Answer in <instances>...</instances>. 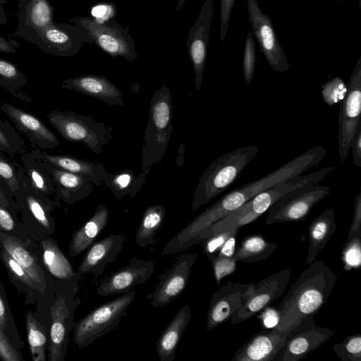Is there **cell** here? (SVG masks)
<instances>
[{
    "instance_id": "16",
    "label": "cell",
    "mask_w": 361,
    "mask_h": 361,
    "mask_svg": "<svg viewBox=\"0 0 361 361\" xmlns=\"http://www.w3.org/2000/svg\"><path fill=\"white\" fill-rule=\"evenodd\" d=\"M197 259L195 253H182L169 269L157 276L158 284L147 296L152 307H165L180 295L187 286Z\"/></svg>"
},
{
    "instance_id": "59",
    "label": "cell",
    "mask_w": 361,
    "mask_h": 361,
    "mask_svg": "<svg viewBox=\"0 0 361 361\" xmlns=\"http://www.w3.org/2000/svg\"><path fill=\"white\" fill-rule=\"evenodd\" d=\"M107 9L106 6H97L92 8V14L96 18H103L107 13Z\"/></svg>"
},
{
    "instance_id": "48",
    "label": "cell",
    "mask_w": 361,
    "mask_h": 361,
    "mask_svg": "<svg viewBox=\"0 0 361 361\" xmlns=\"http://www.w3.org/2000/svg\"><path fill=\"white\" fill-rule=\"evenodd\" d=\"M211 262L215 281L219 285L224 277L234 273L236 270L237 262L234 257L216 255Z\"/></svg>"
},
{
    "instance_id": "23",
    "label": "cell",
    "mask_w": 361,
    "mask_h": 361,
    "mask_svg": "<svg viewBox=\"0 0 361 361\" xmlns=\"http://www.w3.org/2000/svg\"><path fill=\"white\" fill-rule=\"evenodd\" d=\"M40 161L54 184L58 207L61 206L62 202L72 205L84 200L94 191V184L87 178Z\"/></svg>"
},
{
    "instance_id": "33",
    "label": "cell",
    "mask_w": 361,
    "mask_h": 361,
    "mask_svg": "<svg viewBox=\"0 0 361 361\" xmlns=\"http://www.w3.org/2000/svg\"><path fill=\"white\" fill-rule=\"evenodd\" d=\"M20 161L30 185L40 195L53 200L57 205L54 184L41 161L32 157L29 152L20 154Z\"/></svg>"
},
{
    "instance_id": "53",
    "label": "cell",
    "mask_w": 361,
    "mask_h": 361,
    "mask_svg": "<svg viewBox=\"0 0 361 361\" xmlns=\"http://www.w3.org/2000/svg\"><path fill=\"white\" fill-rule=\"evenodd\" d=\"M354 235H361V191L355 197L353 216L348 238Z\"/></svg>"
},
{
    "instance_id": "3",
    "label": "cell",
    "mask_w": 361,
    "mask_h": 361,
    "mask_svg": "<svg viewBox=\"0 0 361 361\" xmlns=\"http://www.w3.org/2000/svg\"><path fill=\"white\" fill-rule=\"evenodd\" d=\"M79 290L78 282L56 280L54 293L33 312L49 331V361L65 359L69 334L75 324V312L81 302L77 296Z\"/></svg>"
},
{
    "instance_id": "36",
    "label": "cell",
    "mask_w": 361,
    "mask_h": 361,
    "mask_svg": "<svg viewBox=\"0 0 361 361\" xmlns=\"http://www.w3.org/2000/svg\"><path fill=\"white\" fill-rule=\"evenodd\" d=\"M145 180L137 176L130 169H123L115 173H108L103 184L116 197L121 200L123 197H135Z\"/></svg>"
},
{
    "instance_id": "7",
    "label": "cell",
    "mask_w": 361,
    "mask_h": 361,
    "mask_svg": "<svg viewBox=\"0 0 361 361\" xmlns=\"http://www.w3.org/2000/svg\"><path fill=\"white\" fill-rule=\"evenodd\" d=\"M47 117L63 139L82 142L95 154L102 153L103 146L109 144L114 137L111 126L73 111L51 110Z\"/></svg>"
},
{
    "instance_id": "5",
    "label": "cell",
    "mask_w": 361,
    "mask_h": 361,
    "mask_svg": "<svg viewBox=\"0 0 361 361\" xmlns=\"http://www.w3.org/2000/svg\"><path fill=\"white\" fill-rule=\"evenodd\" d=\"M259 149V144L238 147L211 163L195 190L192 210L200 208L233 185L255 158Z\"/></svg>"
},
{
    "instance_id": "57",
    "label": "cell",
    "mask_w": 361,
    "mask_h": 361,
    "mask_svg": "<svg viewBox=\"0 0 361 361\" xmlns=\"http://www.w3.org/2000/svg\"><path fill=\"white\" fill-rule=\"evenodd\" d=\"M238 233L233 234L225 243L216 255L234 257L235 252L236 236Z\"/></svg>"
},
{
    "instance_id": "24",
    "label": "cell",
    "mask_w": 361,
    "mask_h": 361,
    "mask_svg": "<svg viewBox=\"0 0 361 361\" xmlns=\"http://www.w3.org/2000/svg\"><path fill=\"white\" fill-rule=\"evenodd\" d=\"M29 154L36 159L56 166L60 169L82 176L96 186H102L108 174L105 166L68 154H52L45 150L32 149Z\"/></svg>"
},
{
    "instance_id": "60",
    "label": "cell",
    "mask_w": 361,
    "mask_h": 361,
    "mask_svg": "<svg viewBox=\"0 0 361 361\" xmlns=\"http://www.w3.org/2000/svg\"><path fill=\"white\" fill-rule=\"evenodd\" d=\"M7 0H0V25H5L6 23V14L3 8V5Z\"/></svg>"
},
{
    "instance_id": "2",
    "label": "cell",
    "mask_w": 361,
    "mask_h": 361,
    "mask_svg": "<svg viewBox=\"0 0 361 361\" xmlns=\"http://www.w3.org/2000/svg\"><path fill=\"white\" fill-rule=\"evenodd\" d=\"M337 279L334 271L315 259L295 280L279 306L281 319L276 328L289 331L303 320L313 318L323 307Z\"/></svg>"
},
{
    "instance_id": "29",
    "label": "cell",
    "mask_w": 361,
    "mask_h": 361,
    "mask_svg": "<svg viewBox=\"0 0 361 361\" xmlns=\"http://www.w3.org/2000/svg\"><path fill=\"white\" fill-rule=\"evenodd\" d=\"M0 262L5 267L10 281L15 286L18 292L24 295L25 303L26 305L36 306L38 302L45 298L32 278L15 259L1 247Z\"/></svg>"
},
{
    "instance_id": "49",
    "label": "cell",
    "mask_w": 361,
    "mask_h": 361,
    "mask_svg": "<svg viewBox=\"0 0 361 361\" xmlns=\"http://www.w3.org/2000/svg\"><path fill=\"white\" fill-rule=\"evenodd\" d=\"M336 166H328L322 168L317 171L309 174L302 176L297 175L287 179L285 182L287 183L298 185H304L309 184H317L323 179L329 173L335 169Z\"/></svg>"
},
{
    "instance_id": "39",
    "label": "cell",
    "mask_w": 361,
    "mask_h": 361,
    "mask_svg": "<svg viewBox=\"0 0 361 361\" xmlns=\"http://www.w3.org/2000/svg\"><path fill=\"white\" fill-rule=\"evenodd\" d=\"M0 325L11 345L20 352L25 341L20 338L17 324L9 307L6 292L0 281Z\"/></svg>"
},
{
    "instance_id": "27",
    "label": "cell",
    "mask_w": 361,
    "mask_h": 361,
    "mask_svg": "<svg viewBox=\"0 0 361 361\" xmlns=\"http://www.w3.org/2000/svg\"><path fill=\"white\" fill-rule=\"evenodd\" d=\"M191 317L189 305H185L162 331L156 346L160 361L173 360L178 343L190 322Z\"/></svg>"
},
{
    "instance_id": "46",
    "label": "cell",
    "mask_w": 361,
    "mask_h": 361,
    "mask_svg": "<svg viewBox=\"0 0 361 361\" xmlns=\"http://www.w3.org/2000/svg\"><path fill=\"white\" fill-rule=\"evenodd\" d=\"M348 85L339 77H334L328 80L322 87L323 101L329 106L341 102L346 96Z\"/></svg>"
},
{
    "instance_id": "13",
    "label": "cell",
    "mask_w": 361,
    "mask_h": 361,
    "mask_svg": "<svg viewBox=\"0 0 361 361\" xmlns=\"http://www.w3.org/2000/svg\"><path fill=\"white\" fill-rule=\"evenodd\" d=\"M292 270L286 269L252 283L245 303L230 319L231 324H238L256 315L280 298L287 288Z\"/></svg>"
},
{
    "instance_id": "1",
    "label": "cell",
    "mask_w": 361,
    "mask_h": 361,
    "mask_svg": "<svg viewBox=\"0 0 361 361\" xmlns=\"http://www.w3.org/2000/svg\"><path fill=\"white\" fill-rule=\"evenodd\" d=\"M326 153L324 146H315L266 176L228 191L170 239L163 247L164 252L175 255L193 246L203 228L236 210L258 193L315 166Z\"/></svg>"
},
{
    "instance_id": "9",
    "label": "cell",
    "mask_w": 361,
    "mask_h": 361,
    "mask_svg": "<svg viewBox=\"0 0 361 361\" xmlns=\"http://www.w3.org/2000/svg\"><path fill=\"white\" fill-rule=\"evenodd\" d=\"M330 188L317 184L304 185L281 195L268 209L266 225L303 221L312 207L324 199Z\"/></svg>"
},
{
    "instance_id": "42",
    "label": "cell",
    "mask_w": 361,
    "mask_h": 361,
    "mask_svg": "<svg viewBox=\"0 0 361 361\" xmlns=\"http://www.w3.org/2000/svg\"><path fill=\"white\" fill-rule=\"evenodd\" d=\"M22 167V164L8 159L0 151V183L13 198L18 188Z\"/></svg>"
},
{
    "instance_id": "25",
    "label": "cell",
    "mask_w": 361,
    "mask_h": 361,
    "mask_svg": "<svg viewBox=\"0 0 361 361\" xmlns=\"http://www.w3.org/2000/svg\"><path fill=\"white\" fill-rule=\"evenodd\" d=\"M63 89L96 98L110 106H122L123 92L106 77L82 75L66 79L61 83Z\"/></svg>"
},
{
    "instance_id": "47",
    "label": "cell",
    "mask_w": 361,
    "mask_h": 361,
    "mask_svg": "<svg viewBox=\"0 0 361 361\" xmlns=\"http://www.w3.org/2000/svg\"><path fill=\"white\" fill-rule=\"evenodd\" d=\"M255 65V43L252 30L250 28L246 37L243 56V72L244 80L247 85H250L252 82Z\"/></svg>"
},
{
    "instance_id": "10",
    "label": "cell",
    "mask_w": 361,
    "mask_h": 361,
    "mask_svg": "<svg viewBox=\"0 0 361 361\" xmlns=\"http://www.w3.org/2000/svg\"><path fill=\"white\" fill-rule=\"evenodd\" d=\"M300 186L284 181L258 193L236 210L203 228L197 235V238L200 240L225 229L240 228L252 223L267 212L281 195Z\"/></svg>"
},
{
    "instance_id": "62",
    "label": "cell",
    "mask_w": 361,
    "mask_h": 361,
    "mask_svg": "<svg viewBox=\"0 0 361 361\" xmlns=\"http://www.w3.org/2000/svg\"><path fill=\"white\" fill-rule=\"evenodd\" d=\"M253 1H256V2H259V0H253Z\"/></svg>"
},
{
    "instance_id": "38",
    "label": "cell",
    "mask_w": 361,
    "mask_h": 361,
    "mask_svg": "<svg viewBox=\"0 0 361 361\" xmlns=\"http://www.w3.org/2000/svg\"><path fill=\"white\" fill-rule=\"evenodd\" d=\"M28 83L26 75L12 62L0 59V86L15 97L31 102V97L24 90Z\"/></svg>"
},
{
    "instance_id": "4",
    "label": "cell",
    "mask_w": 361,
    "mask_h": 361,
    "mask_svg": "<svg viewBox=\"0 0 361 361\" xmlns=\"http://www.w3.org/2000/svg\"><path fill=\"white\" fill-rule=\"evenodd\" d=\"M172 116L171 90L164 84L154 92L150 101L139 175L142 179L146 180L152 167L161 162L166 153L173 132Z\"/></svg>"
},
{
    "instance_id": "52",
    "label": "cell",
    "mask_w": 361,
    "mask_h": 361,
    "mask_svg": "<svg viewBox=\"0 0 361 361\" xmlns=\"http://www.w3.org/2000/svg\"><path fill=\"white\" fill-rule=\"evenodd\" d=\"M235 0H220V39L223 41L228 27L231 11Z\"/></svg>"
},
{
    "instance_id": "17",
    "label": "cell",
    "mask_w": 361,
    "mask_h": 361,
    "mask_svg": "<svg viewBox=\"0 0 361 361\" xmlns=\"http://www.w3.org/2000/svg\"><path fill=\"white\" fill-rule=\"evenodd\" d=\"M156 262L133 257L128 264L104 278L97 287L101 296L123 294L145 283L154 271Z\"/></svg>"
},
{
    "instance_id": "8",
    "label": "cell",
    "mask_w": 361,
    "mask_h": 361,
    "mask_svg": "<svg viewBox=\"0 0 361 361\" xmlns=\"http://www.w3.org/2000/svg\"><path fill=\"white\" fill-rule=\"evenodd\" d=\"M131 290L94 308L73 326V341L79 350L116 328L134 300Z\"/></svg>"
},
{
    "instance_id": "34",
    "label": "cell",
    "mask_w": 361,
    "mask_h": 361,
    "mask_svg": "<svg viewBox=\"0 0 361 361\" xmlns=\"http://www.w3.org/2000/svg\"><path fill=\"white\" fill-rule=\"evenodd\" d=\"M166 214V209L161 204L149 206L145 209L135 234V242L140 247L155 244L156 235L163 226Z\"/></svg>"
},
{
    "instance_id": "37",
    "label": "cell",
    "mask_w": 361,
    "mask_h": 361,
    "mask_svg": "<svg viewBox=\"0 0 361 361\" xmlns=\"http://www.w3.org/2000/svg\"><path fill=\"white\" fill-rule=\"evenodd\" d=\"M213 12L212 0L207 1V8L204 20V24L200 26V36L195 38L190 47V56L194 66L195 78V84L197 92L201 87L204 66L207 56V44L209 34V24Z\"/></svg>"
},
{
    "instance_id": "45",
    "label": "cell",
    "mask_w": 361,
    "mask_h": 361,
    "mask_svg": "<svg viewBox=\"0 0 361 361\" xmlns=\"http://www.w3.org/2000/svg\"><path fill=\"white\" fill-rule=\"evenodd\" d=\"M240 228H232L214 232L200 240L203 251L211 261L219 252L227 240L234 233H238Z\"/></svg>"
},
{
    "instance_id": "58",
    "label": "cell",
    "mask_w": 361,
    "mask_h": 361,
    "mask_svg": "<svg viewBox=\"0 0 361 361\" xmlns=\"http://www.w3.org/2000/svg\"><path fill=\"white\" fill-rule=\"evenodd\" d=\"M20 44L15 40L7 39L0 34V51L6 54H16Z\"/></svg>"
},
{
    "instance_id": "19",
    "label": "cell",
    "mask_w": 361,
    "mask_h": 361,
    "mask_svg": "<svg viewBox=\"0 0 361 361\" xmlns=\"http://www.w3.org/2000/svg\"><path fill=\"white\" fill-rule=\"evenodd\" d=\"M17 27L8 37H17L35 45L40 32L53 21L49 0H19Z\"/></svg>"
},
{
    "instance_id": "44",
    "label": "cell",
    "mask_w": 361,
    "mask_h": 361,
    "mask_svg": "<svg viewBox=\"0 0 361 361\" xmlns=\"http://www.w3.org/2000/svg\"><path fill=\"white\" fill-rule=\"evenodd\" d=\"M341 260L346 271L359 269L361 265V235L348 238L341 252Z\"/></svg>"
},
{
    "instance_id": "56",
    "label": "cell",
    "mask_w": 361,
    "mask_h": 361,
    "mask_svg": "<svg viewBox=\"0 0 361 361\" xmlns=\"http://www.w3.org/2000/svg\"><path fill=\"white\" fill-rule=\"evenodd\" d=\"M0 204L8 209L14 214L18 215L20 212L18 206L15 199L4 189L0 183Z\"/></svg>"
},
{
    "instance_id": "41",
    "label": "cell",
    "mask_w": 361,
    "mask_h": 361,
    "mask_svg": "<svg viewBox=\"0 0 361 361\" xmlns=\"http://www.w3.org/2000/svg\"><path fill=\"white\" fill-rule=\"evenodd\" d=\"M0 233L13 235L30 246L37 243L29 236L18 216L1 204Z\"/></svg>"
},
{
    "instance_id": "63",
    "label": "cell",
    "mask_w": 361,
    "mask_h": 361,
    "mask_svg": "<svg viewBox=\"0 0 361 361\" xmlns=\"http://www.w3.org/2000/svg\"><path fill=\"white\" fill-rule=\"evenodd\" d=\"M338 1H343V0H338Z\"/></svg>"
},
{
    "instance_id": "30",
    "label": "cell",
    "mask_w": 361,
    "mask_h": 361,
    "mask_svg": "<svg viewBox=\"0 0 361 361\" xmlns=\"http://www.w3.org/2000/svg\"><path fill=\"white\" fill-rule=\"evenodd\" d=\"M335 209L330 207L324 210L310 224L308 228L309 246L305 263L310 264L317 257L336 229Z\"/></svg>"
},
{
    "instance_id": "26",
    "label": "cell",
    "mask_w": 361,
    "mask_h": 361,
    "mask_svg": "<svg viewBox=\"0 0 361 361\" xmlns=\"http://www.w3.org/2000/svg\"><path fill=\"white\" fill-rule=\"evenodd\" d=\"M37 243L42 264L55 280L79 283L82 279V275L74 269L52 236L44 238Z\"/></svg>"
},
{
    "instance_id": "61",
    "label": "cell",
    "mask_w": 361,
    "mask_h": 361,
    "mask_svg": "<svg viewBox=\"0 0 361 361\" xmlns=\"http://www.w3.org/2000/svg\"><path fill=\"white\" fill-rule=\"evenodd\" d=\"M359 6L361 8V0H357Z\"/></svg>"
},
{
    "instance_id": "11",
    "label": "cell",
    "mask_w": 361,
    "mask_h": 361,
    "mask_svg": "<svg viewBox=\"0 0 361 361\" xmlns=\"http://www.w3.org/2000/svg\"><path fill=\"white\" fill-rule=\"evenodd\" d=\"M348 92L340 102L338 115V155L345 162L353 139L360 124L361 114V56L359 57L347 84Z\"/></svg>"
},
{
    "instance_id": "6",
    "label": "cell",
    "mask_w": 361,
    "mask_h": 361,
    "mask_svg": "<svg viewBox=\"0 0 361 361\" xmlns=\"http://www.w3.org/2000/svg\"><path fill=\"white\" fill-rule=\"evenodd\" d=\"M14 199L20 210V219L31 239L39 243L54 235L56 221L51 213L57 205L53 200L34 190L25 176L23 167Z\"/></svg>"
},
{
    "instance_id": "15",
    "label": "cell",
    "mask_w": 361,
    "mask_h": 361,
    "mask_svg": "<svg viewBox=\"0 0 361 361\" xmlns=\"http://www.w3.org/2000/svg\"><path fill=\"white\" fill-rule=\"evenodd\" d=\"M247 1L251 30L269 66L279 73L288 71V59L279 42L271 20L261 11L259 2L253 0Z\"/></svg>"
},
{
    "instance_id": "18",
    "label": "cell",
    "mask_w": 361,
    "mask_h": 361,
    "mask_svg": "<svg viewBox=\"0 0 361 361\" xmlns=\"http://www.w3.org/2000/svg\"><path fill=\"white\" fill-rule=\"evenodd\" d=\"M252 283L227 281L214 292L207 312V329L209 331L229 320L245 303Z\"/></svg>"
},
{
    "instance_id": "51",
    "label": "cell",
    "mask_w": 361,
    "mask_h": 361,
    "mask_svg": "<svg viewBox=\"0 0 361 361\" xmlns=\"http://www.w3.org/2000/svg\"><path fill=\"white\" fill-rule=\"evenodd\" d=\"M0 360L3 361H24L18 352L9 342L0 325Z\"/></svg>"
},
{
    "instance_id": "12",
    "label": "cell",
    "mask_w": 361,
    "mask_h": 361,
    "mask_svg": "<svg viewBox=\"0 0 361 361\" xmlns=\"http://www.w3.org/2000/svg\"><path fill=\"white\" fill-rule=\"evenodd\" d=\"M334 331L319 326L313 318L303 320L290 330L273 361H298L326 343Z\"/></svg>"
},
{
    "instance_id": "55",
    "label": "cell",
    "mask_w": 361,
    "mask_h": 361,
    "mask_svg": "<svg viewBox=\"0 0 361 361\" xmlns=\"http://www.w3.org/2000/svg\"><path fill=\"white\" fill-rule=\"evenodd\" d=\"M350 149H352L353 164L357 167L361 166V124L357 128L353 139Z\"/></svg>"
},
{
    "instance_id": "20",
    "label": "cell",
    "mask_w": 361,
    "mask_h": 361,
    "mask_svg": "<svg viewBox=\"0 0 361 361\" xmlns=\"http://www.w3.org/2000/svg\"><path fill=\"white\" fill-rule=\"evenodd\" d=\"M0 109L13 121L16 128L29 140L33 149L45 150L59 145L56 135L35 115L6 102Z\"/></svg>"
},
{
    "instance_id": "21",
    "label": "cell",
    "mask_w": 361,
    "mask_h": 361,
    "mask_svg": "<svg viewBox=\"0 0 361 361\" xmlns=\"http://www.w3.org/2000/svg\"><path fill=\"white\" fill-rule=\"evenodd\" d=\"M126 238L125 235L112 234L94 241L88 247L77 271L82 276L91 274L95 279L101 276L106 266L117 259Z\"/></svg>"
},
{
    "instance_id": "32",
    "label": "cell",
    "mask_w": 361,
    "mask_h": 361,
    "mask_svg": "<svg viewBox=\"0 0 361 361\" xmlns=\"http://www.w3.org/2000/svg\"><path fill=\"white\" fill-rule=\"evenodd\" d=\"M279 244L269 242L259 234L245 236L235 248L234 258L236 262L250 263L267 259L278 248Z\"/></svg>"
},
{
    "instance_id": "28",
    "label": "cell",
    "mask_w": 361,
    "mask_h": 361,
    "mask_svg": "<svg viewBox=\"0 0 361 361\" xmlns=\"http://www.w3.org/2000/svg\"><path fill=\"white\" fill-rule=\"evenodd\" d=\"M109 219V212L104 204L98 205L93 215L71 236L68 255L76 257L82 254L94 241L106 227Z\"/></svg>"
},
{
    "instance_id": "22",
    "label": "cell",
    "mask_w": 361,
    "mask_h": 361,
    "mask_svg": "<svg viewBox=\"0 0 361 361\" xmlns=\"http://www.w3.org/2000/svg\"><path fill=\"white\" fill-rule=\"evenodd\" d=\"M288 331L276 327L254 334L231 357L232 361H273L286 337Z\"/></svg>"
},
{
    "instance_id": "40",
    "label": "cell",
    "mask_w": 361,
    "mask_h": 361,
    "mask_svg": "<svg viewBox=\"0 0 361 361\" xmlns=\"http://www.w3.org/2000/svg\"><path fill=\"white\" fill-rule=\"evenodd\" d=\"M24 140L8 121L0 119V151L14 157L17 154L25 153Z\"/></svg>"
},
{
    "instance_id": "14",
    "label": "cell",
    "mask_w": 361,
    "mask_h": 361,
    "mask_svg": "<svg viewBox=\"0 0 361 361\" xmlns=\"http://www.w3.org/2000/svg\"><path fill=\"white\" fill-rule=\"evenodd\" d=\"M0 247L27 272L45 298L54 291L56 280L42 264L37 243L30 246L13 235L0 233Z\"/></svg>"
},
{
    "instance_id": "31",
    "label": "cell",
    "mask_w": 361,
    "mask_h": 361,
    "mask_svg": "<svg viewBox=\"0 0 361 361\" xmlns=\"http://www.w3.org/2000/svg\"><path fill=\"white\" fill-rule=\"evenodd\" d=\"M73 39L63 25L52 21L40 32L35 44L43 52L67 56L71 51Z\"/></svg>"
},
{
    "instance_id": "43",
    "label": "cell",
    "mask_w": 361,
    "mask_h": 361,
    "mask_svg": "<svg viewBox=\"0 0 361 361\" xmlns=\"http://www.w3.org/2000/svg\"><path fill=\"white\" fill-rule=\"evenodd\" d=\"M336 355L343 361H361V335L353 334L334 345Z\"/></svg>"
},
{
    "instance_id": "50",
    "label": "cell",
    "mask_w": 361,
    "mask_h": 361,
    "mask_svg": "<svg viewBox=\"0 0 361 361\" xmlns=\"http://www.w3.org/2000/svg\"><path fill=\"white\" fill-rule=\"evenodd\" d=\"M263 329H270L277 326L281 319V311L279 307L268 306L257 314Z\"/></svg>"
},
{
    "instance_id": "54",
    "label": "cell",
    "mask_w": 361,
    "mask_h": 361,
    "mask_svg": "<svg viewBox=\"0 0 361 361\" xmlns=\"http://www.w3.org/2000/svg\"><path fill=\"white\" fill-rule=\"evenodd\" d=\"M98 42L103 49L111 54H119L123 51L119 42L111 35H100L98 37Z\"/></svg>"
},
{
    "instance_id": "35",
    "label": "cell",
    "mask_w": 361,
    "mask_h": 361,
    "mask_svg": "<svg viewBox=\"0 0 361 361\" xmlns=\"http://www.w3.org/2000/svg\"><path fill=\"white\" fill-rule=\"evenodd\" d=\"M25 325L27 340L32 361H45L49 348V331L28 310L26 312Z\"/></svg>"
}]
</instances>
